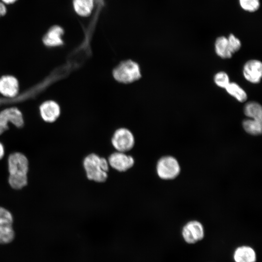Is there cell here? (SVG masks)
I'll return each instance as SVG.
<instances>
[{
	"label": "cell",
	"mask_w": 262,
	"mask_h": 262,
	"mask_svg": "<svg viewBox=\"0 0 262 262\" xmlns=\"http://www.w3.org/2000/svg\"><path fill=\"white\" fill-rule=\"evenodd\" d=\"M8 182L10 186L15 189H20L25 186L28 182L29 167L27 157L20 152L12 153L8 158Z\"/></svg>",
	"instance_id": "cell-1"
},
{
	"label": "cell",
	"mask_w": 262,
	"mask_h": 262,
	"mask_svg": "<svg viewBox=\"0 0 262 262\" xmlns=\"http://www.w3.org/2000/svg\"><path fill=\"white\" fill-rule=\"evenodd\" d=\"M83 165L89 180L97 182H103L107 180L109 165L105 158L91 153L84 158Z\"/></svg>",
	"instance_id": "cell-2"
},
{
	"label": "cell",
	"mask_w": 262,
	"mask_h": 262,
	"mask_svg": "<svg viewBox=\"0 0 262 262\" xmlns=\"http://www.w3.org/2000/svg\"><path fill=\"white\" fill-rule=\"evenodd\" d=\"M112 74L115 81L124 84L133 82L141 77L139 65L131 60L120 62L114 68Z\"/></svg>",
	"instance_id": "cell-3"
},
{
	"label": "cell",
	"mask_w": 262,
	"mask_h": 262,
	"mask_svg": "<svg viewBox=\"0 0 262 262\" xmlns=\"http://www.w3.org/2000/svg\"><path fill=\"white\" fill-rule=\"evenodd\" d=\"M180 170L178 162L172 156H164L159 160L157 164V174L164 180L175 178L179 174Z\"/></svg>",
	"instance_id": "cell-4"
},
{
	"label": "cell",
	"mask_w": 262,
	"mask_h": 262,
	"mask_svg": "<svg viewBox=\"0 0 262 262\" xmlns=\"http://www.w3.org/2000/svg\"><path fill=\"white\" fill-rule=\"evenodd\" d=\"M111 143L117 151L126 153L134 147L135 139L130 130L125 128H120L114 132Z\"/></svg>",
	"instance_id": "cell-5"
},
{
	"label": "cell",
	"mask_w": 262,
	"mask_h": 262,
	"mask_svg": "<svg viewBox=\"0 0 262 262\" xmlns=\"http://www.w3.org/2000/svg\"><path fill=\"white\" fill-rule=\"evenodd\" d=\"M13 218L7 209L0 207V244L11 242L15 236L12 227Z\"/></svg>",
	"instance_id": "cell-6"
},
{
	"label": "cell",
	"mask_w": 262,
	"mask_h": 262,
	"mask_svg": "<svg viewBox=\"0 0 262 262\" xmlns=\"http://www.w3.org/2000/svg\"><path fill=\"white\" fill-rule=\"evenodd\" d=\"M182 235L186 243L188 244L196 243L204 237L203 227L201 223L197 221H191L183 227Z\"/></svg>",
	"instance_id": "cell-7"
},
{
	"label": "cell",
	"mask_w": 262,
	"mask_h": 262,
	"mask_svg": "<svg viewBox=\"0 0 262 262\" xmlns=\"http://www.w3.org/2000/svg\"><path fill=\"white\" fill-rule=\"evenodd\" d=\"M109 166L119 172H125L132 167L134 164L133 157L125 152L116 151L111 154L108 159Z\"/></svg>",
	"instance_id": "cell-8"
},
{
	"label": "cell",
	"mask_w": 262,
	"mask_h": 262,
	"mask_svg": "<svg viewBox=\"0 0 262 262\" xmlns=\"http://www.w3.org/2000/svg\"><path fill=\"white\" fill-rule=\"evenodd\" d=\"M243 74L245 79L253 84L259 83L262 77V63L257 59L246 61L243 68Z\"/></svg>",
	"instance_id": "cell-9"
},
{
	"label": "cell",
	"mask_w": 262,
	"mask_h": 262,
	"mask_svg": "<svg viewBox=\"0 0 262 262\" xmlns=\"http://www.w3.org/2000/svg\"><path fill=\"white\" fill-rule=\"evenodd\" d=\"M64 34L63 28L59 25L50 27L42 37V42L47 47H55L64 44L62 37Z\"/></svg>",
	"instance_id": "cell-10"
},
{
	"label": "cell",
	"mask_w": 262,
	"mask_h": 262,
	"mask_svg": "<svg viewBox=\"0 0 262 262\" xmlns=\"http://www.w3.org/2000/svg\"><path fill=\"white\" fill-rule=\"evenodd\" d=\"M40 112L44 120L47 122H52L60 116V107L54 101H46L41 105Z\"/></svg>",
	"instance_id": "cell-11"
},
{
	"label": "cell",
	"mask_w": 262,
	"mask_h": 262,
	"mask_svg": "<svg viewBox=\"0 0 262 262\" xmlns=\"http://www.w3.org/2000/svg\"><path fill=\"white\" fill-rule=\"evenodd\" d=\"M18 91V83L12 76H4L0 79V93L4 96L13 98Z\"/></svg>",
	"instance_id": "cell-12"
},
{
	"label": "cell",
	"mask_w": 262,
	"mask_h": 262,
	"mask_svg": "<svg viewBox=\"0 0 262 262\" xmlns=\"http://www.w3.org/2000/svg\"><path fill=\"white\" fill-rule=\"evenodd\" d=\"M233 259L235 262H255L256 254L250 246H242L235 249Z\"/></svg>",
	"instance_id": "cell-13"
},
{
	"label": "cell",
	"mask_w": 262,
	"mask_h": 262,
	"mask_svg": "<svg viewBox=\"0 0 262 262\" xmlns=\"http://www.w3.org/2000/svg\"><path fill=\"white\" fill-rule=\"evenodd\" d=\"M214 51L216 55L222 59H229L233 53L228 44L227 37L221 35L217 37L214 42Z\"/></svg>",
	"instance_id": "cell-14"
},
{
	"label": "cell",
	"mask_w": 262,
	"mask_h": 262,
	"mask_svg": "<svg viewBox=\"0 0 262 262\" xmlns=\"http://www.w3.org/2000/svg\"><path fill=\"white\" fill-rule=\"evenodd\" d=\"M72 3L75 12L79 16L85 17L91 14L94 0H73Z\"/></svg>",
	"instance_id": "cell-15"
},
{
	"label": "cell",
	"mask_w": 262,
	"mask_h": 262,
	"mask_svg": "<svg viewBox=\"0 0 262 262\" xmlns=\"http://www.w3.org/2000/svg\"><path fill=\"white\" fill-rule=\"evenodd\" d=\"M8 121L17 127H21L24 123L22 115L16 108L11 107L3 110L0 113Z\"/></svg>",
	"instance_id": "cell-16"
},
{
	"label": "cell",
	"mask_w": 262,
	"mask_h": 262,
	"mask_svg": "<svg viewBox=\"0 0 262 262\" xmlns=\"http://www.w3.org/2000/svg\"><path fill=\"white\" fill-rule=\"evenodd\" d=\"M245 115L250 118L262 122V107L256 101L247 102L244 107Z\"/></svg>",
	"instance_id": "cell-17"
},
{
	"label": "cell",
	"mask_w": 262,
	"mask_h": 262,
	"mask_svg": "<svg viewBox=\"0 0 262 262\" xmlns=\"http://www.w3.org/2000/svg\"><path fill=\"white\" fill-rule=\"evenodd\" d=\"M225 89L229 95L239 102H245L247 98L246 92L236 82H229Z\"/></svg>",
	"instance_id": "cell-18"
},
{
	"label": "cell",
	"mask_w": 262,
	"mask_h": 262,
	"mask_svg": "<svg viewBox=\"0 0 262 262\" xmlns=\"http://www.w3.org/2000/svg\"><path fill=\"white\" fill-rule=\"evenodd\" d=\"M244 130L248 133L253 135H258L262 132V122L249 118L244 119L242 122Z\"/></svg>",
	"instance_id": "cell-19"
},
{
	"label": "cell",
	"mask_w": 262,
	"mask_h": 262,
	"mask_svg": "<svg viewBox=\"0 0 262 262\" xmlns=\"http://www.w3.org/2000/svg\"><path fill=\"white\" fill-rule=\"evenodd\" d=\"M238 2L240 7L249 13L257 11L261 5L260 0H238Z\"/></svg>",
	"instance_id": "cell-20"
},
{
	"label": "cell",
	"mask_w": 262,
	"mask_h": 262,
	"mask_svg": "<svg viewBox=\"0 0 262 262\" xmlns=\"http://www.w3.org/2000/svg\"><path fill=\"white\" fill-rule=\"evenodd\" d=\"M213 81L217 86L224 89L230 82L228 74L224 71L216 73L214 76Z\"/></svg>",
	"instance_id": "cell-21"
},
{
	"label": "cell",
	"mask_w": 262,
	"mask_h": 262,
	"mask_svg": "<svg viewBox=\"0 0 262 262\" xmlns=\"http://www.w3.org/2000/svg\"><path fill=\"white\" fill-rule=\"evenodd\" d=\"M229 47L233 54L238 51L242 47L240 40L234 34L230 33L227 37Z\"/></svg>",
	"instance_id": "cell-22"
},
{
	"label": "cell",
	"mask_w": 262,
	"mask_h": 262,
	"mask_svg": "<svg viewBox=\"0 0 262 262\" xmlns=\"http://www.w3.org/2000/svg\"><path fill=\"white\" fill-rule=\"evenodd\" d=\"M8 122L0 113V135L8 129Z\"/></svg>",
	"instance_id": "cell-23"
},
{
	"label": "cell",
	"mask_w": 262,
	"mask_h": 262,
	"mask_svg": "<svg viewBox=\"0 0 262 262\" xmlns=\"http://www.w3.org/2000/svg\"><path fill=\"white\" fill-rule=\"evenodd\" d=\"M7 13V8L2 2L0 1V17L3 16Z\"/></svg>",
	"instance_id": "cell-24"
},
{
	"label": "cell",
	"mask_w": 262,
	"mask_h": 262,
	"mask_svg": "<svg viewBox=\"0 0 262 262\" xmlns=\"http://www.w3.org/2000/svg\"><path fill=\"white\" fill-rule=\"evenodd\" d=\"M4 154V149L2 144L0 143V160L1 159Z\"/></svg>",
	"instance_id": "cell-25"
},
{
	"label": "cell",
	"mask_w": 262,
	"mask_h": 262,
	"mask_svg": "<svg viewBox=\"0 0 262 262\" xmlns=\"http://www.w3.org/2000/svg\"><path fill=\"white\" fill-rule=\"evenodd\" d=\"M4 4H11L16 2L17 0H1Z\"/></svg>",
	"instance_id": "cell-26"
}]
</instances>
